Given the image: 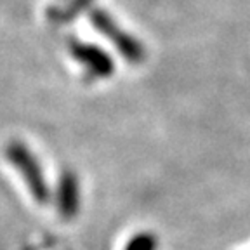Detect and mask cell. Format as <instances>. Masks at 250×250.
<instances>
[{
    "instance_id": "1",
    "label": "cell",
    "mask_w": 250,
    "mask_h": 250,
    "mask_svg": "<svg viewBox=\"0 0 250 250\" xmlns=\"http://www.w3.org/2000/svg\"><path fill=\"white\" fill-rule=\"evenodd\" d=\"M5 156L7 160L18 168L21 176H23L24 183H26L28 189L31 191L33 198L39 203H47L51 198V189L47 186L45 176L43 170L40 167L39 160L35 158V155L31 153L30 148L20 143V141H12L9 143V146L5 148Z\"/></svg>"
},
{
    "instance_id": "2",
    "label": "cell",
    "mask_w": 250,
    "mask_h": 250,
    "mask_svg": "<svg viewBox=\"0 0 250 250\" xmlns=\"http://www.w3.org/2000/svg\"><path fill=\"white\" fill-rule=\"evenodd\" d=\"M89 18H90V23L94 24V28L113 43V45L117 47V51L120 52L127 61L134 62V64L145 61L146 51H145V47H143V43L137 39H134L130 33L122 30L117 24V21H115L108 12L103 11V9H92Z\"/></svg>"
},
{
    "instance_id": "3",
    "label": "cell",
    "mask_w": 250,
    "mask_h": 250,
    "mask_svg": "<svg viewBox=\"0 0 250 250\" xmlns=\"http://www.w3.org/2000/svg\"><path fill=\"white\" fill-rule=\"evenodd\" d=\"M70 52L82 66L87 68V71H89L92 77L108 78L113 75V71H115L113 59L109 58L101 47L73 40V42L70 43Z\"/></svg>"
},
{
    "instance_id": "4",
    "label": "cell",
    "mask_w": 250,
    "mask_h": 250,
    "mask_svg": "<svg viewBox=\"0 0 250 250\" xmlns=\"http://www.w3.org/2000/svg\"><path fill=\"white\" fill-rule=\"evenodd\" d=\"M58 210L64 219H73L80 208V186H78V177L75 172L66 170L62 172L58 183Z\"/></svg>"
},
{
    "instance_id": "5",
    "label": "cell",
    "mask_w": 250,
    "mask_h": 250,
    "mask_svg": "<svg viewBox=\"0 0 250 250\" xmlns=\"http://www.w3.org/2000/svg\"><path fill=\"white\" fill-rule=\"evenodd\" d=\"M92 4V0H71V4L64 9H56V11H51V18L58 23H64V21L75 20L83 9H87Z\"/></svg>"
},
{
    "instance_id": "6",
    "label": "cell",
    "mask_w": 250,
    "mask_h": 250,
    "mask_svg": "<svg viewBox=\"0 0 250 250\" xmlns=\"http://www.w3.org/2000/svg\"><path fill=\"white\" fill-rule=\"evenodd\" d=\"M158 249V238L156 234L149 233V231H143V233L134 234L132 238L127 242L125 250H156Z\"/></svg>"
}]
</instances>
